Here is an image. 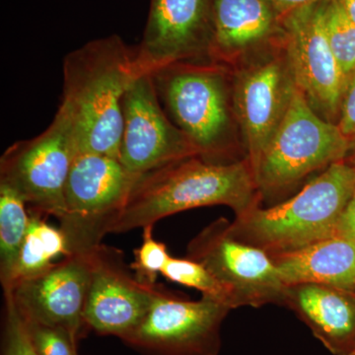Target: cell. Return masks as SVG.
<instances>
[{
  "mask_svg": "<svg viewBox=\"0 0 355 355\" xmlns=\"http://www.w3.org/2000/svg\"><path fill=\"white\" fill-rule=\"evenodd\" d=\"M135 76L133 50L116 35L88 42L65 57L58 110L70 121L77 155L120 160L123 97Z\"/></svg>",
  "mask_w": 355,
  "mask_h": 355,
  "instance_id": "6da1fadb",
  "label": "cell"
},
{
  "mask_svg": "<svg viewBox=\"0 0 355 355\" xmlns=\"http://www.w3.org/2000/svg\"><path fill=\"white\" fill-rule=\"evenodd\" d=\"M261 196L247 158L216 164L198 156L140 175L112 233L154 225L184 210L226 205L242 216L260 205Z\"/></svg>",
  "mask_w": 355,
  "mask_h": 355,
  "instance_id": "7a4b0ae2",
  "label": "cell"
},
{
  "mask_svg": "<svg viewBox=\"0 0 355 355\" xmlns=\"http://www.w3.org/2000/svg\"><path fill=\"white\" fill-rule=\"evenodd\" d=\"M355 191V167L334 163L297 195L268 209L260 205L230 222L231 233L270 256L292 253L336 236Z\"/></svg>",
  "mask_w": 355,
  "mask_h": 355,
  "instance_id": "3957f363",
  "label": "cell"
},
{
  "mask_svg": "<svg viewBox=\"0 0 355 355\" xmlns=\"http://www.w3.org/2000/svg\"><path fill=\"white\" fill-rule=\"evenodd\" d=\"M150 74L166 113L193 142L198 157L216 164L235 162L229 158L232 119L223 69L182 62Z\"/></svg>",
  "mask_w": 355,
  "mask_h": 355,
  "instance_id": "277c9868",
  "label": "cell"
},
{
  "mask_svg": "<svg viewBox=\"0 0 355 355\" xmlns=\"http://www.w3.org/2000/svg\"><path fill=\"white\" fill-rule=\"evenodd\" d=\"M350 141L321 118L296 86L284 120L253 171L261 197L279 195L318 170L345 160Z\"/></svg>",
  "mask_w": 355,
  "mask_h": 355,
  "instance_id": "5b68a950",
  "label": "cell"
},
{
  "mask_svg": "<svg viewBox=\"0 0 355 355\" xmlns=\"http://www.w3.org/2000/svg\"><path fill=\"white\" fill-rule=\"evenodd\" d=\"M140 175L128 171L119 159L78 154L64 190L60 229L69 256H88L112 233Z\"/></svg>",
  "mask_w": 355,
  "mask_h": 355,
  "instance_id": "8992f818",
  "label": "cell"
},
{
  "mask_svg": "<svg viewBox=\"0 0 355 355\" xmlns=\"http://www.w3.org/2000/svg\"><path fill=\"white\" fill-rule=\"evenodd\" d=\"M76 156L71 125L58 110L44 132L6 149L0 159V184L17 191L32 211L60 220L67 178Z\"/></svg>",
  "mask_w": 355,
  "mask_h": 355,
  "instance_id": "52a82bcc",
  "label": "cell"
},
{
  "mask_svg": "<svg viewBox=\"0 0 355 355\" xmlns=\"http://www.w3.org/2000/svg\"><path fill=\"white\" fill-rule=\"evenodd\" d=\"M187 258L202 263L232 292L240 307L284 305L287 286L272 257L231 233L230 221L210 223L187 248Z\"/></svg>",
  "mask_w": 355,
  "mask_h": 355,
  "instance_id": "ba28073f",
  "label": "cell"
},
{
  "mask_svg": "<svg viewBox=\"0 0 355 355\" xmlns=\"http://www.w3.org/2000/svg\"><path fill=\"white\" fill-rule=\"evenodd\" d=\"M231 310L205 296L189 300L158 286L144 321L123 340L151 355H218L222 323Z\"/></svg>",
  "mask_w": 355,
  "mask_h": 355,
  "instance_id": "9c48e42d",
  "label": "cell"
},
{
  "mask_svg": "<svg viewBox=\"0 0 355 355\" xmlns=\"http://www.w3.org/2000/svg\"><path fill=\"white\" fill-rule=\"evenodd\" d=\"M123 116L120 161L133 174L198 157L193 142L163 109L150 73L133 78L123 97Z\"/></svg>",
  "mask_w": 355,
  "mask_h": 355,
  "instance_id": "30bf717a",
  "label": "cell"
},
{
  "mask_svg": "<svg viewBox=\"0 0 355 355\" xmlns=\"http://www.w3.org/2000/svg\"><path fill=\"white\" fill-rule=\"evenodd\" d=\"M328 0L286 14V60L294 83L311 106L335 123L347 81L331 51L326 30Z\"/></svg>",
  "mask_w": 355,
  "mask_h": 355,
  "instance_id": "8fae6325",
  "label": "cell"
},
{
  "mask_svg": "<svg viewBox=\"0 0 355 355\" xmlns=\"http://www.w3.org/2000/svg\"><path fill=\"white\" fill-rule=\"evenodd\" d=\"M214 33V0H151L144 36L133 50L135 76L210 57Z\"/></svg>",
  "mask_w": 355,
  "mask_h": 355,
  "instance_id": "7c38bea8",
  "label": "cell"
},
{
  "mask_svg": "<svg viewBox=\"0 0 355 355\" xmlns=\"http://www.w3.org/2000/svg\"><path fill=\"white\" fill-rule=\"evenodd\" d=\"M86 257L90 279L84 322L98 334L123 340L144 321L158 286L141 284L116 248L101 244Z\"/></svg>",
  "mask_w": 355,
  "mask_h": 355,
  "instance_id": "4fadbf2b",
  "label": "cell"
},
{
  "mask_svg": "<svg viewBox=\"0 0 355 355\" xmlns=\"http://www.w3.org/2000/svg\"><path fill=\"white\" fill-rule=\"evenodd\" d=\"M295 88L286 58L254 64L236 79L233 106L252 169L284 120Z\"/></svg>",
  "mask_w": 355,
  "mask_h": 355,
  "instance_id": "5bb4252c",
  "label": "cell"
},
{
  "mask_svg": "<svg viewBox=\"0 0 355 355\" xmlns=\"http://www.w3.org/2000/svg\"><path fill=\"white\" fill-rule=\"evenodd\" d=\"M90 268L87 257L69 256L38 277L3 291L26 321L58 327L78 338L84 322Z\"/></svg>",
  "mask_w": 355,
  "mask_h": 355,
  "instance_id": "9a60e30c",
  "label": "cell"
},
{
  "mask_svg": "<svg viewBox=\"0 0 355 355\" xmlns=\"http://www.w3.org/2000/svg\"><path fill=\"white\" fill-rule=\"evenodd\" d=\"M286 306L334 355H350L355 345V294L323 284L287 286Z\"/></svg>",
  "mask_w": 355,
  "mask_h": 355,
  "instance_id": "2e32d148",
  "label": "cell"
},
{
  "mask_svg": "<svg viewBox=\"0 0 355 355\" xmlns=\"http://www.w3.org/2000/svg\"><path fill=\"white\" fill-rule=\"evenodd\" d=\"M272 257L287 286L318 284L355 294V242L334 236L292 253Z\"/></svg>",
  "mask_w": 355,
  "mask_h": 355,
  "instance_id": "e0dca14e",
  "label": "cell"
},
{
  "mask_svg": "<svg viewBox=\"0 0 355 355\" xmlns=\"http://www.w3.org/2000/svg\"><path fill=\"white\" fill-rule=\"evenodd\" d=\"M275 23L268 0H214L210 58L229 60L266 38Z\"/></svg>",
  "mask_w": 355,
  "mask_h": 355,
  "instance_id": "ac0fdd59",
  "label": "cell"
},
{
  "mask_svg": "<svg viewBox=\"0 0 355 355\" xmlns=\"http://www.w3.org/2000/svg\"><path fill=\"white\" fill-rule=\"evenodd\" d=\"M29 212V228L10 275L2 284L3 291L50 270L58 257L69 256L62 231L46 223L43 214Z\"/></svg>",
  "mask_w": 355,
  "mask_h": 355,
  "instance_id": "d6986e66",
  "label": "cell"
},
{
  "mask_svg": "<svg viewBox=\"0 0 355 355\" xmlns=\"http://www.w3.org/2000/svg\"><path fill=\"white\" fill-rule=\"evenodd\" d=\"M24 198L0 184V280L6 284L28 232L30 212Z\"/></svg>",
  "mask_w": 355,
  "mask_h": 355,
  "instance_id": "ffe728a7",
  "label": "cell"
},
{
  "mask_svg": "<svg viewBox=\"0 0 355 355\" xmlns=\"http://www.w3.org/2000/svg\"><path fill=\"white\" fill-rule=\"evenodd\" d=\"M161 275L169 282L197 289L205 297L228 306L232 310L239 308L232 292L198 261L171 256Z\"/></svg>",
  "mask_w": 355,
  "mask_h": 355,
  "instance_id": "44dd1931",
  "label": "cell"
},
{
  "mask_svg": "<svg viewBox=\"0 0 355 355\" xmlns=\"http://www.w3.org/2000/svg\"><path fill=\"white\" fill-rule=\"evenodd\" d=\"M326 30L331 51L347 85L355 71V24L340 0L327 1Z\"/></svg>",
  "mask_w": 355,
  "mask_h": 355,
  "instance_id": "7402d4cb",
  "label": "cell"
},
{
  "mask_svg": "<svg viewBox=\"0 0 355 355\" xmlns=\"http://www.w3.org/2000/svg\"><path fill=\"white\" fill-rule=\"evenodd\" d=\"M153 226L147 225L142 233L141 246L135 250V261L130 268L135 277L146 286H155L159 273L171 258L164 243L154 239Z\"/></svg>",
  "mask_w": 355,
  "mask_h": 355,
  "instance_id": "603a6c76",
  "label": "cell"
},
{
  "mask_svg": "<svg viewBox=\"0 0 355 355\" xmlns=\"http://www.w3.org/2000/svg\"><path fill=\"white\" fill-rule=\"evenodd\" d=\"M3 355H39L12 298L4 294Z\"/></svg>",
  "mask_w": 355,
  "mask_h": 355,
  "instance_id": "cb8c5ba5",
  "label": "cell"
},
{
  "mask_svg": "<svg viewBox=\"0 0 355 355\" xmlns=\"http://www.w3.org/2000/svg\"><path fill=\"white\" fill-rule=\"evenodd\" d=\"M24 321L39 355H77V340L69 331L25 319Z\"/></svg>",
  "mask_w": 355,
  "mask_h": 355,
  "instance_id": "d4e9b609",
  "label": "cell"
},
{
  "mask_svg": "<svg viewBox=\"0 0 355 355\" xmlns=\"http://www.w3.org/2000/svg\"><path fill=\"white\" fill-rule=\"evenodd\" d=\"M336 125L349 140L352 147V142L355 141V71L345 87Z\"/></svg>",
  "mask_w": 355,
  "mask_h": 355,
  "instance_id": "484cf974",
  "label": "cell"
},
{
  "mask_svg": "<svg viewBox=\"0 0 355 355\" xmlns=\"http://www.w3.org/2000/svg\"><path fill=\"white\" fill-rule=\"evenodd\" d=\"M336 236L355 242V191L340 216Z\"/></svg>",
  "mask_w": 355,
  "mask_h": 355,
  "instance_id": "4316f807",
  "label": "cell"
},
{
  "mask_svg": "<svg viewBox=\"0 0 355 355\" xmlns=\"http://www.w3.org/2000/svg\"><path fill=\"white\" fill-rule=\"evenodd\" d=\"M273 8L277 9L279 12L287 14L295 9L324 1V0H268Z\"/></svg>",
  "mask_w": 355,
  "mask_h": 355,
  "instance_id": "83f0119b",
  "label": "cell"
},
{
  "mask_svg": "<svg viewBox=\"0 0 355 355\" xmlns=\"http://www.w3.org/2000/svg\"><path fill=\"white\" fill-rule=\"evenodd\" d=\"M340 2L345 8V12L355 24V0H340Z\"/></svg>",
  "mask_w": 355,
  "mask_h": 355,
  "instance_id": "f1b7e54d",
  "label": "cell"
},
{
  "mask_svg": "<svg viewBox=\"0 0 355 355\" xmlns=\"http://www.w3.org/2000/svg\"><path fill=\"white\" fill-rule=\"evenodd\" d=\"M350 163V164L354 165L355 167V148L352 149L347 157L345 158Z\"/></svg>",
  "mask_w": 355,
  "mask_h": 355,
  "instance_id": "f546056e",
  "label": "cell"
},
{
  "mask_svg": "<svg viewBox=\"0 0 355 355\" xmlns=\"http://www.w3.org/2000/svg\"><path fill=\"white\" fill-rule=\"evenodd\" d=\"M355 148V141L352 142V147H350V150H352V149H354ZM350 153V151H349Z\"/></svg>",
  "mask_w": 355,
  "mask_h": 355,
  "instance_id": "4dcf8cb0",
  "label": "cell"
},
{
  "mask_svg": "<svg viewBox=\"0 0 355 355\" xmlns=\"http://www.w3.org/2000/svg\"><path fill=\"white\" fill-rule=\"evenodd\" d=\"M350 355H355V345H354V349H352V354H350Z\"/></svg>",
  "mask_w": 355,
  "mask_h": 355,
  "instance_id": "1f68e13d",
  "label": "cell"
}]
</instances>
